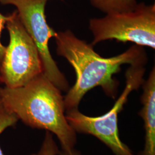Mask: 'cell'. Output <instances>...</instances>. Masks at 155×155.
Instances as JSON below:
<instances>
[{
  "mask_svg": "<svg viewBox=\"0 0 155 155\" xmlns=\"http://www.w3.org/2000/svg\"><path fill=\"white\" fill-rule=\"evenodd\" d=\"M141 97L143 105L139 114L144 121L145 144L140 155H155V68H152L149 77L142 84Z\"/></svg>",
  "mask_w": 155,
  "mask_h": 155,
  "instance_id": "obj_7",
  "label": "cell"
},
{
  "mask_svg": "<svg viewBox=\"0 0 155 155\" xmlns=\"http://www.w3.org/2000/svg\"><path fill=\"white\" fill-rule=\"evenodd\" d=\"M10 36L2 61L1 83L6 87L23 86L43 72L39 51L24 28L17 10L6 22Z\"/></svg>",
  "mask_w": 155,
  "mask_h": 155,
  "instance_id": "obj_5",
  "label": "cell"
},
{
  "mask_svg": "<svg viewBox=\"0 0 155 155\" xmlns=\"http://www.w3.org/2000/svg\"><path fill=\"white\" fill-rule=\"evenodd\" d=\"M94 8L108 14L134 10L137 5L136 0H90Z\"/></svg>",
  "mask_w": 155,
  "mask_h": 155,
  "instance_id": "obj_8",
  "label": "cell"
},
{
  "mask_svg": "<svg viewBox=\"0 0 155 155\" xmlns=\"http://www.w3.org/2000/svg\"><path fill=\"white\" fill-rule=\"evenodd\" d=\"M89 29L93 36V45L105 40H116L155 49V5L141 2L131 11L91 18Z\"/></svg>",
  "mask_w": 155,
  "mask_h": 155,
  "instance_id": "obj_4",
  "label": "cell"
},
{
  "mask_svg": "<svg viewBox=\"0 0 155 155\" xmlns=\"http://www.w3.org/2000/svg\"><path fill=\"white\" fill-rule=\"evenodd\" d=\"M59 155H83L81 152L75 149V148H72L68 150H60Z\"/></svg>",
  "mask_w": 155,
  "mask_h": 155,
  "instance_id": "obj_12",
  "label": "cell"
},
{
  "mask_svg": "<svg viewBox=\"0 0 155 155\" xmlns=\"http://www.w3.org/2000/svg\"><path fill=\"white\" fill-rule=\"evenodd\" d=\"M18 119L15 114L9 110L0 99V135L6 129L16 125ZM0 155H5L0 147Z\"/></svg>",
  "mask_w": 155,
  "mask_h": 155,
  "instance_id": "obj_9",
  "label": "cell"
},
{
  "mask_svg": "<svg viewBox=\"0 0 155 155\" xmlns=\"http://www.w3.org/2000/svg\"><path fill=\"white\" fill-rule=\"evenodd\" d=\"M0 99L26 125L54 134L62 150L74 148L77 133L67 121L64 97L43 72L21 87H0Z\"/></svg>",
  "mask_w": 155,
  "mask_h": 155,
  "instance_id": "obj_2",
  "label": "cell"
},
{
  "mask_svg": "<svg viewBox=\"0 0 155 155\" xmlns=\"http://www.w3.org/2000/svg\"><path fill=\"white\" fill-rule=\"evenodd\" d=\"M48 0H0L4 5L16 7L24 27L39 51L43 74L61 91H68V83L51 55L48 41L56 35L47 24L45 8Z\"/></svg>",
  "mask_w": 155,
  "mask_h": 155,
  "instance_id": "obj_6",
  "label": "cell"
},
{
  "mask_svg": "<svg viewBox=\"0 0 155 155\" xmlns=\"http://www.w3.org/2000/svg\"><path fill=\"white\" fill-rule=\"evenodd\" d=\"M139 62L130 65L125 73L126 86L110 110L98 117L84 115L78 108L66 111L67 121L76 133L94 136L108 147L115 155H134L120 139L118 117L127 102L129 95L136 90L144 82V65Z\"/></svg>",
  "mask_w": 155,
  "mask_h": 155,
  "instance_id": "obj_3",
  "label": "cell"
},
{
  "mask_svg": "<svg viewBox=\"0 0 155 155\" xmlns=\"http://www.w3.org/2000/svg\"><path fill=\"white\" fill-rule=\"evenodd\" d=\"M60 150L53 137L52 133L46 131L45 138L38 152L35 155H59Z\"/></svg>",
  "mask_w": 155,
  "mask_h": 155,
  "instance_id": "obj_10",
  "label": "cell"
},
{
  "mask_svg": "<svg viewBox=\"0 0 155 155\" xmlns=\"http://www.w3.org/2000/svg\"><path fill=\"white\" fill-rule=\"evenodd\" d=\"M35 155V154H32V155Z\"/></svg>",
  "mask_w": 155,
  "mask_h": 155,
  "instance_id": "obj_13",
  "label": "cell"
},
{
  "mask_svg": "<svg viewBox=\"0 0 155 155\" xmlns=\"http://www.w3.org/2000/svg\"><path fill=\"white\" fill-rule=\"evenodd\" d=\"M55 39L58 55L66 59L76 73L75 83L64 97L66 111L78 108L85 94L97 86L114 98L118 82L113 75L121 71V66L147 61L145 51L137 45L121 54L105 58L94 51L93 45L78 38L70 30L56 32Z\"/></svg>",
  "mask_w": 155,
  "mask_h": 155,
  "instance_id": "obj_1",
  "label": "cell"
},
{
  "mask_svg": "<svg viewBox=\"0 0 155 155\" xmlns=\"http://www.w3.org/2000/svg\"><path fill=\"white\" fill-rule=\"evenodd\" d=\"M9 18V15L4 16L0 13V83H1V70L3 59L5 54L6 47L2 45L1 42V35L3 28H4V25H6V22Z\"/></svg>",
  "mask_w": 155,
  "mask_h": 155,
  "instance_id": "obj_11",
  "label": "cell"
}]
</instances>
